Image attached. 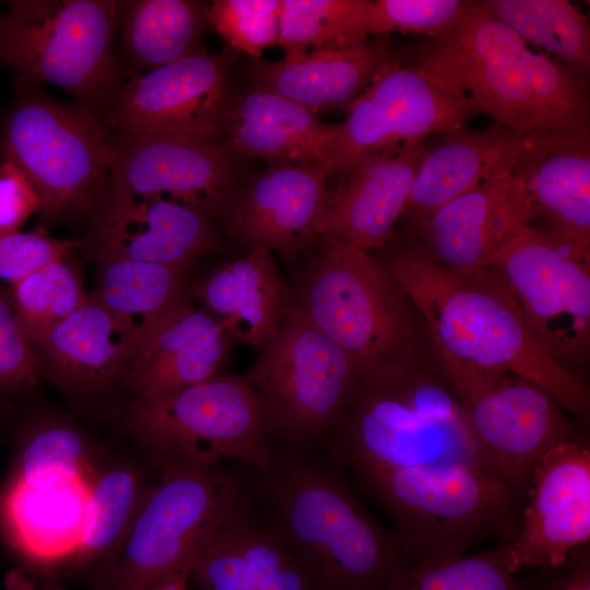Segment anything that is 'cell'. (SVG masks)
<instances>
[{
	"label": "cell",
	"instance_id": "1",
	"mask_svg": "<svg viewBox=\"0 0 590 590\" xmlns=\"http://www.w3.org/2000/svg\"><path fill=\"white\" fill-rule=\"evenodd\" d=\"M382 263L424 317L441 359L515 374L587 420L590 394L585 382L536 340L515 295L492 267L451 268L417 247L398 248Z\"/></svg>",
	"mask_w": 590,
	"mask_h": 590
},
{
	"label": "cell",
	"instance_id": "2",
	"mask_svg": "<svg viewBox=\"0 0 590 590\" xmlns=\"http://www.w3.org/2000/svg\"><path fill=\"white\" fill-rule=\"evenodd\" d=\"M310 452L275 444L258 473L266 524L314 590H398L411 566L393 532L364 508L334 464Z\"/></svg>",
	"mask_w": 590,
	"mask_h": 590
},
{
	"label": "cell",
	"instance_id": "3",
	"mask_svg": "<svg viewBox=\"0 0 590 590\" xmlns=\"http://www.w3.org/2000/svg\"><path fill=\"white\" fill-rule=\"evenodd\" d=\"M415 68L477 115L519 133L590 123L588 85L477 1H465L449 28L421 44Z\"/></svg>",
	"mask_w": 590,
	"mask_h": 590
},
{
	"label": "cell",
	"instance_id": "4",
	"mask_svg": "<svg viewBox=\"0 0 590 590\" xmlns=\"http://www.w3.org/2000/svg\"><path fill=\"white\" fill-rule=\"evenodd\" d=\"M324 446L354 477L439 464L493 471L447 379L417 363L357 380Z\"/></svg>",
	"mask_w": 590,
	"mask_h": 590
},
{
	"label": "cell",
	"instance_id": "5",
	"mask_svg": "<svg viewBox=\"0 0 590 590\" xmlns=\"http://www.w3.org/2000/svg\"><path fill=\"white\" fill-rule=\"evenodd\" d=\"M355 480L390 518L411 568L458 559L486 540L512 543L520 531L527 499L491 470L439 464Z\"/></svg>",
	"mask_w": 590,
	"mask_h": 590
},
{
	"label": "cell",
	"instance_id": "6",
	"mask_svg": "<svg viewBox=\"0 0 590 590\" xmlns=\"http://www.w3.org/2000/svg\"><path fill=\"white\" fill-rule=\"evenodd\" d=\"M119 1L13 0L0 5V66L19 90L47 83L103 120L123 83L114 42Z\"/></svg>",
	"mask_w": 590,
	"mask_h": 590
},
{
	"label": "cell",
	"instance_id": "7",
	"mask_svg": "<svg viewBox=\"0 0 590 590\" xmlns=\"http://www.w3.org/2000/svg\"><path fill=\"white\" fill-rule=\"evenodd\" d=\"M293 299L350 358L358 380L417 363L408 297L370 251L323 241Z\"/></svg>",
	"mask_w": 590,
	"mask_h": 590
},
{
	"label": "cell",
	"instance_id": "8",
	"mask_svg": "<svg viewBox=\"0 0 590 590\" xmlns=\"http://www.w3.org/2000/svg\"><path fill=\"white\" fill-rule=\"evenodd\" d=\"M0 144L3 160L34 187L42 224L92 223L107 196L113 161L109 130L97 114L36 88L19 90Z\"/></svg>",
	"mask_w": 590,
	"mask_h": 590
},
{
	"label": "cell",
	"instance_id": "9",
	"mask_svg": "<svg viewBox=\"0 0 590 590\" xmlns=\"http://www.w3.org/2000/svg\"><path fill=\"white\" fill-rule=\"evenodd\" d=\"M125 426L161 471L237 460L260 473L275 449L244 377L216 375L168 393L134 397Z\"/></svg>",
	"mask_w": 590,
	"mask_h": 590
},
{
	"label": "cell",
	"instance_id": "10",
	"mask_svg": "<svg viewBox=\"0 0 590 590\" xmlns=\"http://www.w3.org/2000/svg\"><path fill=\"white\" fill-rule=\"evenodd\" d=\"M161 472L92 590H148L192 564L205 539L251 500L244 479L232 470L172 467Z\"/></svg>",
	"mask_w": 590,
	"mask_h": 590
},
{
	"label": "cell",
	"instance_id": "11",
	"mask_svg": "<svg viewBox=\"0 0 590 590\" xmlns=\"http://www.w3.org/2000/svg\"><path fill=\"white\" fill-rule=\"evenodd\" d=\"M243 377L275 444L308 451L326 445L358 380L346 354L292 299Z\"/></svg>",
	"mask_w": 590,
	"mask_h": 590
},
{
	"label": "cell",
	"instance_id": "12",
	"mask_svg": "<svg viewBox=\"0 0 590 590\" xmlns=\"http://www.w3.org/2000/svg\"><path fill=\"white\" fill-rule=\"evenodd\" d=\"M441 362L492 470L527 499L543 456L578 438L562 406L542 388L509 371Z\"/></svg>",
	"mask_w": 590,
	"mask_h": 590
},
{
	"label": "cell",
	"instance_id": "13",
	"mask_svg": "<svg viewBox=\"0 0 590 590\" xmlns=\"http://www.w3.org/2000/svg\"><path fill=\"white\" fill-rule=\"evenodd\" d=\"M492 268L542 346L566 368L583 361L590 345V257L558 233L529 223L500 249Z\"/></svg>",
	"mask_w": 590,
	"mask_h": 590
},
{
	"label": "cell",
	"instance_id": "14",
	"mask_svg": "<svg viewBox=\"0 0 590 590\" xmlns=\"http://www.w3.org/2000/svg\"><path fill=\"white\" fill-rule=\"evenodd\" d=\"M331 175L381 153L405 150L458 128L476 111L387 52L366 88L347 106Z\"/></svg>",
	"mask_w": 590,
	"mask_h": 590
},
{
	"label": "cell",
	"instance_id": "15",
	"mask_svg": "<svg viewBox=\"0 0 590 590\" xmlns=\"http://www.w3.org/2000/svg\"><path fill=\"white\" fill-rule=\"evenodd\" d=\"M226 55L201 50L123 81L104 122L109 129L217 141L231 103Z\"/></svg>",
	"mask_w": 590,
	"mask_h": 590
},
{
	"label": "cell",
	"instance_id": "16",
	"mask_svg": "<svg viewBox=\"0 0 590 590\" xmlns=\"http://www.w3.org/2000/svg\"><path fill=\"white\" fill-rule=\"evenodd\" d=\"M108 130L113 155L108 190L172 199L210 219L228 203L232 161L217 141Z\"/></svg>",
	"mask_w": 590,
	"mask_h": 590
},
{
	"label": "cell",
	"instance_id": "17",
	"mask_svg": "<svg viewBox=\"0 0 590 590\" xmlns=\"http://www.w3.org/2000/svg\"><path fill=\"white\" fill-rule=\"evenodd\" d=\"M590 541V449L579 438L560 442L538 463L509 544V569H553Z\"/></svg>",
	"mask_w": 590,
	"mask_h": 590
},
{
	"label": "cell",
	"instance_id": "18",
	"mask_svg": "<svg viewBox=\"0 0 590 590\" xmlns=\"http://www.w3.org/2000/svg\"><path fill=\"white\" fill-rule=\"evenodd\" d=\"M95 256L186 269L219 246L211 219L178 201L108 190L92 221Z\"/></svg>",
	"mask_w": 590,
	"mask_h": 590
},
{
	"label": "cell",
	"instance_id": "19",
	"mask_svg": "<svg viewBox=\"0 0 590 590\" xmlns=\"http://www.w3.org/2000/svg\"><path fill=\"white\" fill-rule=\"evenodd\" d=\"M510 174L535 216L590 257V123L522 133Z\"/></svg>",
	"mask_w": 590,
	"mask_h": 590
},
{
	"label": "cell",
	"instance_id": "20",
	"mask_svg": "<svg viewBox=\"0 0 590 590\" xmlns=\"http://www.w3.org/2000/svg\"><path fill=\"white\" fill-rule=\"evenodd\" d=\"M428 142L369 156L340 173L321 216L319 243H341L370 251L384 248L403 216Z\"/></svg>",
	"mask_w": 590,
	"mask_h": 590
},
{
	"label": "cell",
	"instance_id": "21",
	"mask_svg": "<svg viewBox=\"0 0 590 590\" xmlns=\"http://www.w3.org/2000/svg\"><path fill=\"white\" fill-rule=\"evenodd\" d=\"M329 176L326 168L273 164L236 201L231 231L248 249L267 248L294 261L319 243Z\"/></svg>",
	"mask_w": 590,
	"mask_h": 590
},
{
	"label": "cell",
	"instance_id": "22",
	"mask_svg": "<svg viewBox=\"0 0 590 590\" xmlns=\"http://www.w3.org/2000/svg\"><path fill=\"white\" fill-rule=\"evenodd\" d=\"M132 332L95 296L32 343L39 376L88 398L122 378L138 350Z\"/></svg>",
	"mask_w": 590,
	"mask_h": 590
},
{
	"label": "cell",
	"instance_id": "23",
	"mask_svg": "<svg viewBox=\"0 0 590 590\" xmlns=\"http://www.w3.org/2000/svg\"><path fill=\"white\" fill-rule=\"evenodd\" d=\"M534 217L522 184L508 173L447 202L420 226L438 261L480 269L492 267L500 249Z\"/></svg>",
	"mask_w": 590,
	"mask_h": 590
},
{
	"label": "cell",
	"instance_id": "24",
	"mask_svg": "<svg viewBox=\"0 0 590 590\" xmlns=\"http://www.w3.org/2000/svg\"><path fill=\"white\" fill-rule=\"evenodd\" d=\"M225 134L228 148L241 155L326 168L331 175L340 125L326 123L290 99L252 88L229 106Z\"/></svg>",
	"mask_w": 590,
	"mask_h": 590
},
{
	"label": "cell",
	"instance_id": "25",
	"mask_svg": "<svg viewBox=\"0 0 590 590\" xmlns=\"http://www.w3.org/2000/svg\"><path fill=\"white\" fill-rule=\"evenodd\" d=\"M228 335L184 299L137 350L122 382L135 397L164 394L217 375Z\"/></svg>",
	"mask_w": 590,
	"mask_h": 590
},
{
	"label": "cell",
	"instance_id": "26",
	"mask_svg": "<svg viewBox=\"0 0 590 590\" xmlns=\"http://www.w3.org/2000/svg\"><path fill=\"white\" fill-rule=\"evenodd\" d=\"M521 134L497 123L438 133L428 142L403 215H413L420 224L455 198L510 173Z\"/></svg>",
	"mask_w": 590,
	"mask_h": 590
},
{
	"label": "cell",
	"instance_id": "27",
	"mask_svg": "<svg viewBox=\"0 0 590 590\" xmlns=\"http://www.w3.org/2000/svg\"><path fill=\"white\" fill-rule=\"evenodd\" d=\"M386 50L367 38L255 60L253 88L290 99L311 113L347 106L369 84Z\"/></svg>",
	"mask_w": 590,
	"mask_h": 590
},
{
	"label": "cell",
	"instance_id": "28",
	"mask_svg": "<svg viewBox=\"0 0 590 590\" xmlns=\"http://www.w3.org/2000/svg\"><path fill=\"white\" fill-rule=\"evenodd\" d=\"M198 295L228 337L256 350L274 334L291 302L273 252L261 247L214 269Z\"/></svg>",
	"mask_w": 590,
	"mask_h": 590
},
{
	"label": "cell",
	"instance_id": "29",
	"mask_svg": "<svg viewBox=\"0 0 590 590\" xmlns=\"http://www.w3.org/2000/svg\"><path fill=\"white\" fill-rule=\"evenodd\" d=\"M90 482L34 487L9 483L1 495V523L13 544L43 563L72 558L83 527Z\"/></svg>",
	"mask_w": 590,
	"mask_h": 590
},
{
	"label": "cell",
	"instance_id": "30",
	"mask_svg": "<svg viewBox=\"0 0 590 590\" xmlns=\"http://www.w3.org/2000/svg\"><path fill=\"white\" fill-rule=\"evenodd\" d=\"M208 8L192 0L119 1L116 36L122 74L128 70L133 78L203 50Z\"/></svg>",
	"mask_w": 590,
	"mask_h": 590
},
{
	"label": "cell",
	"instance_id": "31",
	"mask_svg": "<svg viewBox=\"0 0 590 590\" xmlns=\"http://www.w3.org/2000/svg\"><path fill=\"white\" fill-rule=\"evenodd\" d=\"M99 302L134 335L138 349L184 299L186 269L111 256H95Z\"/></svg>",
	"mask_w": 590,
	"mask_h": 590
},
{
	"label": "cell",
	"instance_id": "32",
	"mask_svg": "<svg viewBox=\"0 0 590 590\" xmlns=\"http://www.w3.org/2000/svg\"><path fill=\"white\" fill-rule=\"evenodd\" d=\"M479 4L563 64L588 85L590 31L587 16L566 0H479Z\"/></svg>",
	"mask_w": 590,
	"mask_h": 590
},
{
	"label": "cell",
	"instance_id": "33",
	"mask_svg": "<svg viewBox=\"0 0 590 590\" xmlns=\"http://www.w3.org/2000/svg\"><path fill=\"white\" fill-rule=\"evenodd\" d=\"M151 485L142 470L127 462L94 473L80 542L72 558L81 564L110 558L122 543Z\"/></svg>",
	"mask_w": 590,
	"mask_h": 590
},
{
	"label": "cell",
	"instance_id": "34",
	"mask_svg": "<svg viewBox=\"0 0 590 590\" xmlns=\"http://www.w3.org/2000/svg\"><path fill=\"white\" fill-rule=\"evenodd\" d=\"M17 427L9 483L44 487L91 482V448L74 425L45 417L20 422Z\"/></svg>",
	"mask_w": 590,
	"mask_h": 590
},
{
	"label": "cell",
	"instance_id": "35",
	"mask_svg": "<svg viewBox=\"0 0 590 590\" xmlns=\"http://www.w3.org/2000/svg\"><path fill=\"white\" fill-rule=\"evenodd\" d=\"M54 261L11 285L19 322L31 344L86 300L78 269Z\"/></svg>",
	"mask_w": 590,
	"mask_h": 590
},
{
	"label": "cell",
	"instance_id": "36",
	"mask_svg": "<svg viewBox=\"0 0 590 590\" xmlns=\"http://www.w3.org/2000/svg\"><path fill=\"white\" fill-rule=\"evenodd\" d=\"M366 0H281L278 45L285 55L362 40L357 22Z\"/></svg>",
	"mask_w": 590,
	"mask_h": 590
},
{
	"label": "cell",
	"instance_id": "37",
	"mask_svg": "<svg viewBox=\"0 0 590 590\" xmlns=\"http://www.w3.org/2000/svg\"><path fill=\"white\" fill-rule=\"evenodd\" d=\"M510 543L458 559L411 568L398 590H526L509 569Z\"/></svg>",
	"mask_w": 590,
	"mask_h": 590
},
{
	"label": "cell",
	"instance_id": "38",
	"mask_svg": "<svg viewBox=\"0 0 590 590\" xmlns=\"http://www.w3.org/2000/svg\"><path fill=\"white\" fill-rule=\"evenodd\" d=\"M250 503L236 514L235 527L255 589L314 590L292 553L266 523L252 516Z\"/></svg>",
	"mask_w": 590,
	"mask_h": 590
},
{
	"label": "cell",
	"instance_id": "39",
	"mask_svg": "<svg viewBox=\"0 0 590 590\" xmlns=\"http://www.w3.org/2000/svg\"><path fill=\"white\" fill-rule=\"evenodd\" d=\"M281 0H214L208 21L234 50L260 60L263 50L278 45Z\"/></svg>",
	"mask_w": 590,
	"mask_h": 590
},
{
	"label": "cell",
	"instance_id": "40",
	"mask_svg": "<svg viewBox=\"0 0 590 590\" xmlns=\"http://www.w3.org/2000/svg\"><path fill=\"white\" fill-rule=\"evenodd\" d=\"M464 4L462 0H366L358 32L363 38L389 32L435 36L456 22Z\"/></svg>",
	"mask_w": 590,
	"mask_h": 590
},
{
	"label": "cell",
	"instance_id": "41",
	"mask_svg": "<svg viewBox=\"0 0 590 590\" xmlns=\"http://www.w3.org/2000/svg\"><path fill=\"white\" fill-rule=\"evenodd\" d=\"M38 378L32 344L19 322L11 286L0 283V418L11 413L14 399Z\"/></svg>",
	"mask_w": 590,
	"mask_h": 590
},
{
	"label": "cell",
	"instance_id": "42",
	"mask_svg": "<svg viewBox=\"0 0 590 590\" xmlns=\"http://www.w3.org/2000/svg\"><path fill=\"white\" fill-rule=\"evenodd\" d=\"M240 509L198 550L189 575L197 590H256L235 527V517Z\"/></svg>",
	"mask_w": 590,
	"mask_h": 590
},
{
	"label": "cell",
	"instance_id": "43",
	"mask_svg": "<svg viewBox=\"0 0 590 590\" xmlns=\"http://www.w3.org/2000/svg\"><path fill=\"white\" fill-rule=\"evenodd\" d=\"M79 240L58 239L44 226L0 233V283L13 285L45 266L68 258Z\"/></svg>",
	"mask_w": 590,
	"mask_h": 590
},
{
	"label": "cell",
	"instance_id": "44",
	"mask_svg": "<svg viewBox=\"0 0 590 590\" xmlns=\"http://www.w3.org/2000/svg\"><path fill=\"white\" fill-rule=\"evenodd\" d=\"M39 210L38 196L23 172L11 161L0 164V233L16 232Z\"/></svg>",
	"mask_w": 590,
	"mask_h": 590
},
{
	"label": "cell",
	"instance_id": "45",
	"mask_svg": "<svg viewBox=\"0 0 590 590\" xmlns=\"http://www.w3.org/2000/svg\"><path fill=\"white\" fill-rule=\"evenodd\" d=\"M588 545L575 551L563 564L565 570L547 590H590V559Z\"/></svg>",
	"mask_w": 590,
	"mask_h": 590
},
{
	"label": "cell",
	"instance_id": "46",
	"mask_svg": "<svg viewBox=\"0 0 590 590\" xmlns=\"http://www.w3.org/2000/svg\"><path fill=\"white\" fill-rule=\"evenodd\" d=\"M148 590H188V574L176 571L156 581Z\"/></svg>",
	"mask_w": 590,
	"mask_h": 590
},
{
	"label": "cell",
	"instance_id": "47",
	"mask_svg": "<svg viewBox=\"0 0 590 590\" xmlns=\"http://www.w3.org/2000/svg\"><path fill=\"white\" fill-rule=\"evenodd\" d=\"M35 590H68L56 577L44 576L36 581Z\"/></svg>",
	"mask_w": 590,
	"mask_h": 590
},
{
	"label": "cell",
	"instance_id": "48",
	"mask_svg": "<svg viewBox=\"0 0 590 590\" xmlns=\"http://www.w3.org/2000/svg\"><path fill=\"white\" fill-rule=\"evenodd\" d=\"M0 524H1V494H0Z\"/></svg>",
	"mask_w": 590,
	"mask_h": 590
}]
</instances>
